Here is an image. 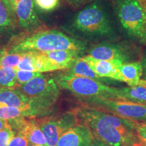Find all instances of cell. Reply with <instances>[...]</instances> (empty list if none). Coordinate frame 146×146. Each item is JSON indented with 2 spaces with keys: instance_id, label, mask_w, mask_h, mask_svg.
I'll use <instances>...</instances> for the list:
<instances>
[{
  "instance_id": "obj_12",
  "label": "cell",
  "mask_w": 146,
  "mask_h": 146,
  "mask_svg": "<svg viewBox=\"0 0 146 146\" xmlns=\"http://www.w3.org/2000/svg\"><path fill=\"white\" fill-rule=\"evenodd\" d=\"M9 125L17 132L21 133L28 139L29 143L39 146H47L44 134L38 125L37 122L26 120L25 118L10 120Z\"/></svg>"
},
{
  "instance_id": "obj_11",
  "label": "cell",
  "mask_w": 146,
  "mask_h": 146,
  "mask_svg": "<svg viewBox=\"0 0 146 146\" xmlns=\"http://www.w3.org/2000/svg\"><path fill=\"white\" fill-rule=\"evenodd\" d=\"M90 68L101 78H110L119 81H124L120 68L123 62L119 60H102L91 57L89 55L84 56Z\"/></svg>"
},
{
  "instance_id": "obj_32",
  "label": "cell",
  "mask_w": 146,
  "mask_h": 146,
  "mask_svg": "<svg viewBox=\"0 0 146 146\" xmlns=\"http://www.w3.org/2000/svg\"><path fill=\"white\" fill-rule=\"evenodd\" d=\"M8 125H9V123H8V120L2 119V118H0V131H1V129H3V128L7 127Z\"/></svg>"
},
{
  "instance_id": "obj_26",
  "label": "cell",
  "mask_w": 146,
  "mask_h": 146,
  "mask_svg": "<svg viewBox=\"0 0 146 146\" xmlns=\"http://www.w3.org/2000/svg\"><path fill=\"white\" fill-rule=\"evenodd\" d=\"M29 141L27 138L22 134L21 133L17 132L16 135L12 139L8 146H28Z\"/></svg>"
},
{
  "instance_id": "obj_19",
  "label": "cell",
  "mask_w": 146,
  "mask_h": 146,
  "mask_svg": "<svg viewBox=\"0 0 146 146\" xmlns=\"http://www.w3.org/2000/svg\"><path fill=\"white\" fill-rule=\"evenodd\" d=\"M36 114L31 110H23L14 107L0 108V118L6 120H12L23 118H34Z\"/></svg>"
},
{
  "instance_id": "obj_29",
  "label": "cell",
  "mask_w": 146,
  "mask_h": 146,
  "mask_svg": "<svg viewBox=\"0 0 146 146\" xmlns=\"http://www.w3.org/2000/svg\"><path fill=\"white\" fill-rule=\"evenodd\" d=\"M2 3L5 5L9 12H10L12 16L15 14V11H14V0H1Z\"/></svg>"
},
{
  "instance_id": "obj_33",
  "label": "cell",
  "mask_w": 146,
  "mask_h": 146,
  "mask_svg": "<svg viewBox=\"0 0 146 146\" xmlns=\"http://www.w3.org/2000/svg\"><path fill=\"white\" fill-rule=\"evenodd\" d=\"M142 66H143V71L145 73V75L146 77V56L143 59V62L142 64Z\"/></svg>"
},
{
  "instance_id": "obj_5",
  "label": "cell",
  "mask_w": 146,
  "mask_h": 146,
  "mask_svg": "<svg viewBox=\"0 0 146 146\" xmlns=\"http://www.w3.org/2000/svg\"><path fill=\"white\" fill-rule=\"evenodd\" d=\"M57 83L83 103L99 98L118 100L117 88L110 87L92 78L66 74L60 76Z\"/></svg>"
},
{
  "instance_id": "obj_24",
  "label": "cell",
  "mask_w": 146,
  "mask_h": 146,
  "mask_svg": "<svg viewBox=\"0 0 146 146\" xmlns=\"http://www.w3.org/2000/svg\"><path fill=\"white\" fill-rule=\"evenodd\" d=\"M41 73L37 72H32V71L27 70H16V79H17L18 85H23L29 82L33 78L39 76Z\"/></svg>"
},
{
  "instance_id": "obj_31",
  "label": "cell",
  "mask_w": 146,
  "mask_h": 146,
  "mask_svg": "<svg viewBox=\"0 0 146 146\" xmlns=\"http://www.w3.org/2000/svg\"><path fill=\"white\" fill-rule=\"evenodd\" d=\"M89 146H111V145L104 143V142L100 141V140L96 139H94V140L91 141V143L89 144Z\"/></svg>"
},
{
  "instance_id": "obj_34",
  "label": "cell",
  "mask_w": 146,
  "mask_h": 146,
  "mask_svg": "<svg viewBox=\"0 0 146 146\" xmlns=\"http://www.w3.org/2000/svg\"><path fill=\"white\" fill-rule=\"evenodd\" d=\"M28 146H39V145H34V144L29 143V145H28Z\"/></svg>"
},
{
  "instance_id": "obj_3",
  "label": "cell",
  "mask_w": 146,
  "mask_h": 146,
  "mask_svg": "<svg viewBox=\"0 0 146 146\" xmlns=\"http://www.w3.org/2000/svg\"><path fill=\"white\" fill-rule=\"evenodd\" d=\"M86 45L81 40L71 37L57 30L38 33L18 43L12 52H39L56 50H76L83 53Z\"/></svg>"
},
{
  "instance_id": "obj_21",
  "label": "cell",
  "mask_w": 146,
  "mask_h": 146,
  "mask_svg": "<svg viewBox=\"0 0 146 146\" xmlns=\"http://www.w3.org/2000/svg\"><path fill=\"white\" fill-rule=\"evenodd\" d=\"M23 55L24 52H0V67H10L16 69Z\"/></svg>"
},
{
  "instance_id": "obj_10",
  "label": "cell",
  "mask_w": 146,
  "mask_h": 146,
  "mask_svg": "<svg viewBox=\"0 0 146 146\" xmlns=\"http://www.w3.org/2000/svg\"><path fill=\"white\" fill-rule=\"evenodd\" d=\"M90 129L84 123H78L62 134L56 146H89L94 140Z\"/></svg>"
},
{
  "instance_id": "obj_7",
  "label": "cell",
  "mask_w": 146,
  "mask_h": 146,
  "mask_svg": "<svg viewBox=\"0 0 146 146\" xmlns=\"http://www.w3.org/2000/svg\"><path fill=\"white\" fill-rule=\"evenodd\" d=\"M86 106L100 110L126 119L146 122V105L120 100L95 99L84 103Z\"/></svg>"
},
{
  "instance_id": "obj_27",
  "label": "cell",
  "mask_w": 146,
  "mask_h": 146,
  "mask_svg": "<svg viewBox=\"0 0 146 146\" xmlns=\"http://www.w3.org/2000/svg\"><path fill=\"white\" fill-rule=\"evenodd\" d=\"M137 135L146 141V122H139L136 128Z\"/></svg>"
},
{
  "instance_id": "obj_6",
  "label": "cell",
  "mask_w": 146,
  "mask_h": 146,
  "mask_svg": "<svg viewBox=\"0 0 146 146\" xmlns=\"http://www.w3.org/2000/svg\"><path fill=\"white\" fill-rule=\"evenodd\" d=\"M116 12L128 35L146 44V0H118Z\"/></svg>"
},
{
  "instance_id": "obj_23",
  "label": "cell",
  "mask_w": 146,
  "mask_h": 146,
  "mask_svg": "<svg viewBox=\"0 0 146 146\" xmlns=\"http://www.w3.org/2000/svg\"><path fill=\"white\" fill-rule=\"evenodd\" d=\"M35 6L42 12H51L59 5L60 0H33Z\"/></svg>"
},
{
  "instance_id": "obj_30",
  "label": "cell",
  "mask_w": 146,
  "mask_h": 146,
  "mask_svg": "<svg viewBox=\"0 0 146 146\" xmlns=\"http://www.w3.org/2000/svg\"><path fill=\"white\" fill-rule=\"evenodd\" d=\"M66 1L70 5L74 7V8H78V7L81 6V5L85 4V3L89 2L91 0H66Z\"/></svg>"
},
{
  "instance_id": "obj_8",
  "label": "cell",
  "mask_w": 146,
  "mask_h": 146,
  "mask_svg": "<svg viewBox=\"0 0 146 146\" xmlns=\"http://www.w3.org/2000/svg\"><path fill=\"white\" fill-rule=\"evenodd\" d=\"M36 122L44 134L47 146H56L62 134L78 123V118L73 112Z\"/></svg>"
},
{
  "instance_id": "obj_22",
  "label": "cell",
  "mask_w": 146,
  "mask_h": 146,
  "mask_svg": "<svg viewBox=\"0 0 146 146\" xmlns=\"http://www.w3.org/2000/svg\"><path fill=\"white\" fill-rule=\"evenodd\" d=\"M13 16L0 0V33L8 31L12 29Z\"/></svg>"
},
{
  "instance_id": "obj_2",
  "label": "cell",
  "mask_w": 146,
  "mask_h": 146,
  "mask_svg": "<svg viewBox=\"0 0 146 146\" xmlns=\"http://www.w3.org/2000/svg\"><path fill=\"white\" fill-rule=\"evenodd\" d=\"M72 27L83 35L94 39H112L114 31L107 11L99 1H95L76 14Z\"/></svg>"
},
{
  "instance_id": "obj_14",
  "label": "cell",
  "mask_w": 146,
  "mask_h": 146,
  "mask_svg": "<svg viewBox=\"0 0 146 146\" xmlns=\"http://www.w3.org/2000/svg\"><path fill=\"white\" fill-rule=\"evenodd\" d=\"M1 107H14L32 110L29 100L17 87H0V108Z\"/></svg>"
},
{
  "instance_id": "obj_20",
  "label": "cell",
  "mask_w": 146,
  "mask_h": 146,
  "mask_svg": "<svg viewBox=\"0 0 146 146\" xmlns=\"http://www.w3.org/2000/svg\"><path fill=\"white\" fill-rule=\"evenodd\" d=\"M16 70L17 69L10 67H0V87H17Z\"/></svg>"
},
{
  "instance_id": "obj_15",
  "label": "cell",
  "mask_w": 146,
  "mask_h": 146,
  "mask_svg": "<svg viewBox=\"0 0 146 146\" xmlns=\"http://www.w3.org/2000/svg\"><path fill=\"white\" fill-rule=\"evenodd\" d=\"M42 53L58 70L70 68L82 54L76 50H56Z\"/></svg>"
},
{
  "instance_id": "obj_28",
  "label": "cell",
  "mask_w": 146,
  "mask_h": 146,
  "mask_svg": "<svg viewBox=\"0 0 146 146\" xmlns=\"http://www.w3.org/2000/svg\"><path fill=\"white\" fill-rule=\"evenodd\" d=\"M124 146H146V141L136 135L132 139Z\"/></svg>"
},
{
  "instance_id": "obj_13",
  "label": "cell",
  "mask_w": 146,
  "mask_h": 146,
  "mask_svg": "<svg viewBox=\"0 0 146 146\" xmlns=\"http://www.w3.org/2000/svg\"><path fill=\"white\" fill-rule=\"evenodd\" d=\"M15 14L20 25L24 29H31L39 25V19L35 9L33 0H14Z\"/></svg>"
},
{
  "instance_id": "obj_16",
  "label": "cell",
  "mask_w": 146,
  "mask_h": 146,
  "mask_svg": "<svg viewBox=\"0 0 146 146\" xmlns=\"http://www.w3.org/2000/svg\"><path fill=\"white\" fill-rule=\"evenodd\" d=\"M123 80L129 87L137 86L140 83L143 74V66L140 62L123 64L120 68Z\"/></svg>"
},
{
  "instance_id": "obj_9",
  "label": "cell",
  "mask_w": 146,
  "mask_h": 146,
  "mask_svg": "<svg viewBox=\"0 0 146 146\" xmlns=\"http://www.w3.org/2000/svg\"><path fill=\"white\" fill-rule=\"evenodd\" d=\"M91 57L102 60H119L123 64L128 63L131 58L129 49L118 43L102 42L95 45L89 50Z\"/></svg>"
},
{
  "instance_id": "obj_18",
  "label": "cell",
  "mask_w": 146,
  "mask_h": 146,
  "mask_svg": "<svg viewBox=\"0 0 146 146\" xmlns=\"http://www.w3.org/2000/svg\"><path fill=\"white\" fill-rule=\"evenodd\" d=\"M69 69L70 70L68 73L69 74L92 78L101 82L102 80L104 81V78H101L97 75L96 72L90 68L87 62L83 59V58H78Z\"/></svg>"
},
{
  "instance_id": "obj_1",
  "label": "cell",
  "mask_w": 146,
  "mask_h": 146,
  "mask_svg": "<svg viewBox=\"0 0 146 146\" xmlns=\"http://www.w3.org/2000/svg\"><path fill=\"white\" fill-rule=\"evenodd\" d=\"M74 112L90 129L94 139L111 146H124L137 135L139 122L86 106Z\"/></svg>"
},
{
  "instance_id": "obj_17",
  "label": "cell",
  "mask_w": 146,
  "mask_h": 146,
  "mask_svg": "<svg viewBox=\"0 0 146 146\" xmlns=\"http://www.w3.org/2000/svg\"><path fill=\"white\" fill-rule=\"evenodd\" d=\"M118 100L146 105V85L118 89Z\"/></svg>"
},
{
  "instance_id": "obj_4",
  "label": "cell",
  "mask_w": 146,
  "mask_h": 146,
  "mask_svg": "<svg viewBox=\"0 0 146 146\" xmlns=\"http://www.w3.org/2000/svg\"><path fill=\"white\" fill-rule=\"evenodd\" d=\"M17 88L29 100L36 116L46 115L50 112L60 96L58 83L54 78L41 74Z\"/></svg>"
},
{
  "instance_id": "obj_25",
  "label": "cell",
  "mask_w": 146,
  "mask_h": 146,
  "mask_svg": "<svg viewBox=\"0 0 146 146\" xmlns=\"http://www.w3.org/2000/svg\"><path fill=\"white\" fill-rule=\"evenodd\" d=\"M15 136V132L10 125L0 131V146H8L12 139Z\"/></svg>"
}]
</instances>
